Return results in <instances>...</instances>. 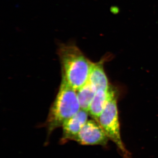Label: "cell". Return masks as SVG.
Listing matches in <instances>:
<instances>
[{
    "instance_id": "obj_1",
    "label": "cell",
    "mask_w": 158,
    "mask_h": 158,
    "mask_svg": "<svg viewBox=\"0 0 158 158\" xmlns=\"http://www.w3.org/2000/svg\"><path fill=\"white\" fill-rule=\"evenodd\" d=\"M58 54L61 63L62 77L77 91L89 81L94 63L73 44H61L58 48Z\"/></svg>"
},
{
    "instance_id": "obj_2",
    "label": "cell",
    "mask_w": 158,
    "mask_h": 158,
    "mask_svg": "<svg viewBox=\"0 0 158 158\" xmlns=\"http://www.w3.org/2000/svg\"><path fill=\"white\" fill-rule=\"evenodd\" d=\"M81 109L76 90L62 77L59 91L46 121L48 137L54 130L62 127L66 120L75 115Z\"/></svg>"
},
{
    "instance_id": "obj_3",
    "label": "cell",
    "mask_w": 158,
    "mask_h": 158,
    "mask_svg": "<svg viewBox=\"0 0 158 158\" xmlns=\"http://www.w3.org/2000/svg\"><path fill=\"white\" fill-rule=\"evenodd\" d=\"M98 122L105 131L108 138L116 144L125 158H130L129 152L122 140L118 119V108L115 94L109 100L99 117Z\"/></svg>"
},
{
    "instance_id": "obj_4",
    "label": "cell",
    "mask_w": 158,
    "mask_h": 158,
    "mask_svg": "<svg viewBox=\"0 0 158 158\" xmlns=\"http://www.w3.org/2000/svg\"><path fill=\"white\" fill-rule=\"evenodd\" d=\"M109 139L98 122L95 120H88L74 141L81 145L105 146Z\"/></svg>"
},
{
    "instance_id": "obj_5",
    "label": "cell",
    "mask_w": 158,
    "mask_h": 158,
    "mask_svg": "<svg viewBox=\"0 0 158 158\" xmlns=\"http://www.w3.org/2000/svg\"><path fill=\"white\" fill-rule=\"evenodd\" d=\"M88 111L81 109L75 115L63 123L62 127V136L60 140L61 144L74 140L82 127L88 121Z\"/></svg>"
},
{
    "instance_id": "obj_6",
    "label": "cell",
    "mask_w": 158,
    "mask_h": 158,
    "mask_svg": "<svg viewBox=\"0 0 158 158\" xmlns=\"http://www.w3.org/2000/svg\"><path fill=\"white\" fill-rule=\"evenodd\" d=\"M114 94L113 90L110 88L108 90H97L90 105L88 113L97 122L99 117L106 106L109 100Z\"/></svg>"
},
{
    "instance_id": "obj_7",
    "label": "cell",
    "mask_w": 158,
    "mask_h": 158,
    "mask_svg": "<svg viewBox=\"0 0 158 158\" xmlns=\"http://www.w3.org/2000/svg\"><path fill=\"white\" fill-rule=\"evenodd\" d=\"M88 81L94 86L97 90H108L110 89L108 78L102 62L94 63L90 71Z\"/></svg>"
},
{
    "instance_id": "obj_8",
    "label": "cell",
    "mask_w": 158,
    "mask_h": 158,
    "mask_svg": "<svg viewBox=\"0 0 158 158\" xmlns=\"http://www.w3.org/2000/svg\"><path fill=\"white\" fill-rule=\"evenodd\" d=\"M96 91V88L89 81L77 90V94L81 109L88 112Z\"/></svg>"
},
{
    "instance_id": "obj_9",
    "label": "cell",
    "mask_w": 158,
    "mask_h": 158,
    "mask_svg": "<svg viewBox=\"0 0 158 158\" xmlns=\"http://www.w3.org/2000/svg\"><path fill=\"white\" fill-rule=\"evenodd\" d=\"M120 9L118 7L116 6H113L110 8V11L113 14H117L119 13Z\"/></svg>"
}]
</instances>
